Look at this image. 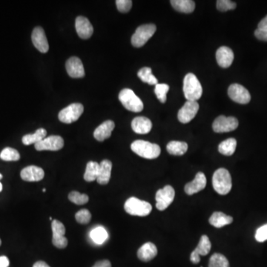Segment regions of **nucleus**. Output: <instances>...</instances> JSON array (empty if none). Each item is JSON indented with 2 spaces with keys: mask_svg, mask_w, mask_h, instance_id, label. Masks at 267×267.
I'll return each instance as SVG.
<instances>
[{
  "mask_svg": "<svg viewBox=\"0 0 267 267\" xmlns=\"http://www.w3.org/2000/svg\"><path fill=\"white\" fill-rule=\"evenodd\" d=\"M21 178L27 182H38L42 181L45 176V172L41 167L29 165L21 171Z\"/></svg>",
  "mask_w": 267,
  "mask_h": 267,
  "instance_id": "f3484780",
  "label": "nucleus"
},
{
  "mask_svg": "<svg viewBox=\"0 0 267 267\" xmlns=\"http://www.w3.org/2000/svg\"><path fill=\"white\" fill-rule=\"evenodd\" d=\"M51 228L53 232L52 244L58 249H65L68 246V239L65 237V226L61 221L54 220L51 224Z\"/></svg>",
  "mask_w": 267,
  "mask_h": 267,
  "instance_id": "1a4fd4ad",
  "label": "nucleus"
},
{
  "mask_svg": "<svg viewBox=\"0 0 267 267\" xmlns=\"http://www.w3.org/2000/svg\"><path fill=\"white\" fill-rule=\"evenodd\" d=\"M42 192H46V189H45V188H43V189H42Z\"/></svg>",
  "mask_w": 267,
  "mask_h": 267,
  "instance_id": "09e8293b",
  "label": "nucleus"
},
{
  "mask_svg": "<svg viewBox=\"0 0 267 267\" xmlns=\"http://www.w3.org/2000/svg\"><path fill=\"white\" fill-rule=\"evenodd\" d=\"M124 208L129 215L139 217L147 216L152 210V206L149 203L141 201L135 197L128 198L125 201Z\"/></svg>",
  "mask_w": 267,
  "mask_h": 267,
  "instance_id": "20e7f679",
  "label": "nucleus"
},
{
  "mask_svg": "<svg viewBox=\"0 0 267 267\" xmlns=\"http://www.w3.org/2000/svg\"><path fill=\"white\" fill-rule=\"evenodd\" d=\"M175 196V189L171 185H165L162 189L158 190L155 196L156 207L158 210L166 209L170 204L173 202Z\"/></svg>",
  "mask_w": 267,
  "mask_h": 267,
  "instance_id": "6e6552de",
  "label": "nucleus"
},
{
  "mask_svg": "<svg viewBox=\"0 0 267 267\" xmlns=\"http://www.w3.org/2000/svg\"><path fill=\"white\" fill-rule=\"evenodd\" d=\"M0 158L5 161H17L21 158V155L17 150L7 147L0 154Z\"/></svg>",
  "mask_w": 267,
  "mask_h": 267,
  "instance_id": "72a5a7b5",
  "label": "nucleus"
},
{
  "mask_svg": "<svg viewBox=\"0 0 267 267\" xmlns=\"http://www.w3.org/2000/svg\"><path fill=\"white\" fill-rule=\"evenodd\" d=\"M1 244H2V241H1V239H0V246H1Z\"/></svg>",
  "mask_w": 267,
  "mask_h": 267,
  "instance_id": "603ef678",
  "label": "nucleus"
},
{
  "mask_svg": "<svg viewBox=\"0 0 267 267\" xmlns=\"http://www.w3.org/2000/svg\"><path fill=\"white\" fill-rule=\"evenodd\" d=\"M111 169H112V163L108 160H104L100 164V173L98 175V184L101 185H106L109 182L111 178Z\"/></svg>",
  "mask_w": 267,
  "mask_h": 267,
  "instance_id": "5701e85b",
  "label": "nucleus"
},
{
  "mask_svg": "<svg viewBox=\"0 0 267 267\" xmlns=\"http://www.w3.org/2000/svg\"><path fill=\"white\" fill-rule=\"evenodd\" d=\"M158 255L156 246L151 242L145 243L138 251V257L141 261L148 262Z\"/></svg>",
  "mask_w": 267,
  "mask_h": 267,
  "instance_id": "4be33fe9",
  "label": "nucleus"
},
{
  "mask_svg": "<svg viewBox=\"0 0 267 267\" xmlns=\"http://www.w3.org/2000/svg\"><path fill=\"white\" fill-rule=\"evenodd\" d=\"M10 262L6 256L0 257V267H8Z\"/></svg>",
  "mask_w": 267,
  "mask_h": 267,
  "instance_id": "c03bdc74",
  "label": "nucleus"
},
{
  "mask_svg": "<svg viewBox=\"0 0 267 267\" xmlns=\"http://www.w3.org/2000/svg\"><path fill=\"white\" fill-rule=\"evenodd\" d=\"M2 174H0V180L2 179Z\"/></svg>",
  "mask_w": 267,
  "mask_h": 267,
  "instance_id": "8fccbe9b",
  "label": "nucleus"
},
{
  "mask_svg": "<svg viewBox=\"0 0 267 267\" xmlns=\"http://www.w3.org/2000/svg\"><path fill=\"white\" fill-rule=\"evenodd\" d=\"M75 28L78 36L83 40L89 39L94 32V28L90 21L85 17H77Z\"/></svg>",
  "mask_w": 267,
  "mask_h": 267,
  "instance_id": "dca6fc26",
  "label": "nucleus"
},
{
  "mask_svg": "<svg viewBox=\"0 0 267 267\" xmlns=\"http://www.w3.org/2000/svg\"><path fill=\"white\" fill-rule=\"evenodd\" d=\"M205 185H206V178L205 175L203 172H198L195 179L185 185L184 189L187 195H192L204 190Z\"/></svg>",
  "mask_w": 267,
  "mask_h": 267,
  "instance_id": "a211bd4d",
  "label": "nucleus"
},
{
  "mask_svg": "<svg viewBox=\"0 0 267 267\" xmlns=\"http://www.w3.org/2000/svg\"><path fill=\"white\" fill-rule=\"evenodd\" d=\"M2 184L0 183V192H2Z\"/></svg>",
  "mask_w": 267,
  "mask_h": 267,
  "instance_id": "de8ad7c7",
  "label": "nucleus"
},
{
  "mask_svg": "<svg viewBox=\"0 0 267 267\" xmlns=\"http://www.w3.org/2000/svg\"><path fill=\"white\" fill-rule=\"evenodd\" d=\"M198 110L199 104L197 101H187L178 111V120L182 123H188L195 118Z\"/></svg>",
  "mask_w": 267,
  "mask_h": 267,
  "instance_id": "f8f14e48",
  "label": "nucleus"
},
{
  "mask_svg": "<svg viewBox=\"0 0 267 267\" xmlns=\"http://www.w3.org/2000/svg\"><path fill=\"white\" fill-rule=\"evenodd\" d=\"M258 29L267 30V15L259 22Z\"/></svg>",
  "mask_w": 267,
  "mask_h": 267,
  "instance_id": "a18cd8bd",
  "label": "nucleus"
},
{
  "mask_svg": "<svg viewBox=\"0 0 267 267\" xmlns=\"http://www.w3.org/2000/svg\"><path fill=\"white\" fill-rule=\"evenodd\" d=\"M47 131L45 128H39L36 131L34 134L31 135H26L22 138V143L24 145H29L31 144H38L42 141V140L46 138Z\"/></svg>",
  "mask_w": 267,
  "mask_h": 267,
  "instance_id": "a878e982",
  "label": "nucleus"
},
{
  "mask_svg": "<svg viewBox=\"0 0 267 267\" xmlns=\"http://www.w3.org/2000/svg\"><path fill=\"white\" fill-rule=\"evenodd\" d=\"M237 147V141L235 138H228L223 141L218 145L220 153L226 156H231L235 153Z\"/></svg>",
  "mask_w": 267,
  "mask_h": 267,
  "instance_id": "c85d7f7f",
  "label": "nucleus"
},
{
  "mask_svg": "<svg viewBox=\"0 0 267 267\" xmlns=\"http://www.w3.org/2000/svg\"><path fill=\"white\" fill-rule=\"evenodd\" d=\"M33 44L34 47L41 53H47L49 50L48 40L43 28L41 27H36L33 30L31 35Z\"/></svg>",
  "mask_w": 267,
  "mask_h": 267,
  "instance_id": "4468645a",
  "label": "nucleus"
},
{
  "mask_svg": "<svg viewBox=\"0 0 267 267\" xmlns=\"http://www.w3.org/2000/svg\"><path fill=\"white\" fill-rule=\"evenodd\" d=\"M171 5L177 11L185 14L192 13L195 8V3L192 0H171Z\"/></svg>",
  "mask_w": 267,
  "mask_h": 267,
  "instance_id": "393cba45",
  "label": "nucleus"
},
{
  "mask_svg": "<svg viewBox=\"0 0 267 267\" xmlns=\"http://www.w3.org/2000/svg\"><path fill=\"white\" fill-rule=\"evenodd\" d=\"M208 267H230L227 258L222 254L215 253L209 260Z\"/></svg>",
  "mask_w": 267,
  "mask_h": 267,
  "instance_id": "473e14b6",
  "label": "nucleus"
},
{
  "mask_svg": "<svg viewBox=\"0 0 267 267\" xmlns=\"http://www.w3.org/2000/svg\"><path fill=\"white\" fill-rule=\"evenodd\" d=\"M92 267H111V263L108 260L98 261Z\"/></svg>",
  "mask_w": 267,
  "mask_h": 267,
  "instance_id": "79ce46f5",
  "label": "nucleus"
},
{
  "mask_svg": "<svg viewBox=\"0 0 267 267\" xmlns=\"http://www.w3.org/2000/svg\"><path fill=\"white\" fill-rule=\"evenodd\" d=\"M183 90L187 101H197L202 97V85L192 73H188L184 78Z\"/></svg>",
  "mask_w": 267,
  "mask_h": 267,
  "instance_id": "f03ea898",
  "label": "nucleus"
},
{
  "mask_svg": "<svg viewBox=\"0 0 267 267\" xmlns=\"http://www.w3.org/2000/svg\"><path fill=\"white\" fill-rule=\"evenodd\" d=\"M117 8L122 13H127L131 10L132 1L131 0H117Z\"/></svg>",
  "mask_w": 267,
  "mask_h": 267,
  "instance_id": "58836bf2",
  "label": "nucleus"
},
{
  "mask_svg": "<svg viewBox=\"0 0 267 267\" xmlns=\"http://www.w3.org/2000/svg\"><path fill=\"white\" fill-rule=\"evenodd\" d=\"M169 91V85L167 84H157L155 85V93L160 102L165 103L167 100V93Z\"/></svg>",
  "mask_w": 267,
  "mask_h": 267,
  "instance_id": "f704fd0d",
  "label": "nucleus"
},
{
  "mask_svg": "<svg viewBox=\"0 0 267 267\" xmlns=\"http://www.w3.org/2000/svg\"><path fill=\"white\" fill-rule=\"evenodd\" d=\"M64 141L62 137L58 135L45 138L38 144H35V148L37 151H58L63 148Z\"/></svg>",
  "mask_w": 267,
  "mask_h": 267,
  "instance_id": "ddd939ff",
  "label": "nucleus"
},
{
  "mask_svg": "<svg viewBox=\"0 0 267 267\" xmlns=\"http://www.w3.org/2000/svg\"><path fill=\"white\" fill-rule=\"evenodd\" d=\"M236 6L235 2L229 1V0H218L217 1V8L223 12L234 10L236 8Z\"/></svg>",
  "mask_w": 267,
  "mask_h": 267,
  "instance_id": "4c0bfd02",
  "label": "nucleus"
},
{
  "mask_svg": "<svg viewBox=\"0 0 267 267\" xmlns=\"http://www.w3.org/2000/svg\"><path fill=\"white\" fill-rule=\"evenodd\" d=\"M33 267H50L44 261H37L34 264Z\"/></svg>",
  "mask_w": 267,
  "mask_h": 267,
  "instance_id": "49530a36",
  "label": "nucleus"
},
{
  "mask_svg": "<svg viewBox=\"0 0 267 267\" xmlns=\"http://www.w3.org/2000/svg\"><path fill=\"white\" fill-rule=\"evenodd\" d=\"M76 221L81 224H87L90 222L91 219V215L88 209H81L77 212L75 215Z\"/></svg>",
  "mask_w": 267,
  "mask_h": 267,
  "instance_id": "e433bc0d",
  "label": "nucleus"
},
{
  "mask_svg": "<svg viewBox=\"0 0 267 267\" xmlns=\"http://www.w3.org/2000/svg\"><path fill=\"white\" fill-rule=\"evenodd\" d=\"M212 185L219 195H226L230 192L232 187V177L228 170L224 168L216 170L212 177Z\"/></svg>",
  "mask_w": 267,
  "mask_h": 267,
  "instance_id": "7ed1b4c3",
  "label": "nucleus"
},
{
  "mask_svg": "<svg viewBox=\"0 0 267 267\" xmlns=\"http://www.w3.org/2000/svg\"><path fill=\"white\" fill-rule=\"evenodd\" d=\"M232 217L228 216L221 212H214L209 218V224L215 228H222L225 226L232 224Z\"/></svg>",
  "mask_w": 267,
  "mask_h": 267,
  "instance_id": "b1692460",
  "label": "nucleus"
},
{
  "mask_svg": "<svg viewBox=\"0 0 267 267\" xmlns=\"http://www.w3.org/2000/svg\"><path fill=\"white\" fill-rule=\"evenodd\" d=\"M228 94L232 101L238 103L247 104L251 101L249 91L239 84H232L228 87Z\"/></svg>",
  "mask_w": 267,
  "mask_h": 267,
  "instance_id": "9b49d317",
  "label": "nucleus"
},
{
  "mask_svg": "<svg viewBox=\"0 0 267 267\" xmlns=\"http://www.w3.org/2000/svg\"><path fill=\"white\" fill-rule=\"evenodd\" d=\"M114 127H115V124L113 121H105L94 131V138L100 142H103L105 140L108 139L111 137Z\"/></svg>",
  "mask_w": 267,
  "mask_h": 267,
  "instance_id": "aec40b11",
  "label": "nucleus"
},
{
  "mask_svg": "<svg viewBox=\"0 0 267 267\" xmlns=\"http://www.w3.org/2000/svg\"><path fill=\"white\" fill-rule=\"evenodd\" d=\"M68 199L71 202L77 204V205H84L89 201V198L85 194H81L78 192H71L68 195Z\"/></svg>",
  "mask_w": 267,
  "mask_h": 267,
  "instance_id": "c9c22d12",
  "label": "nucleus"
},
{
  "mask_svg": "<svg viewBox=\"0 0 267 267\" xmlns=\"http://www.w3.org/2000/svg\"><path fill=\"white\" fill-rule=\"evenodd\" d=\"M49 219L50 221H52V218H51V217H50Z\"/></svg>",
  "mask_w": 267,
  "mask_h": 267,
  "instance_id": "3c124183",
  "label": "nucleus"
},
{
  "mask_svg": "<svg viewBox=\"0 0 267 267\" xmlns=\"http://www.w3.org/2000/svg\"><path fill=\"white\" fill-rule=\"evenodd\" d=\"M239 125L238 119L234 117H218L212 124V128L216 133L229 132L236 129Z\"/></svg>",
  "mask_w": 267,
  "mask_h": 267,
  "instance_id": "9d476101",
  "label": "nucleus"
},
{
  "mask_svg": "<svg viewBox=\"0 0 267 267\" xmlns=\"http://www.w3.org/2000/svg\"><path fill=\"white\" fill-rule=\"evenodd\" d=\"M100 173V164L94 161H90L87 164L84 179L87 182H92L98 179Z\"/></svg>",
  "mask_w": 267,
  "mask_h": 267,
  "instance_id": "cd10ccee",
  "label": "nucleus"
},
{
  "mask_svg": "<svg viewBox=\"0 0 267 267\" xmlns=\"http://www.w3.org/2000/svg\"><path fill=\"white\" fill-rule=\"evenodd\" d=\"M67 72L72 78H82L85 76L83 64L80 58L72 57L65 63Z\"/></svg>",
  "mask_w": 267,
  "mask_h": 267,
  "instance_id": "2eb2a0df",
  "label": "nucleus"
},
{
  "mask_svg": "<svg viewBox=\"0 0 267 267\" xmlns=\"http://www.w3.org/2000/svg\"><path fill=\"white\" fill-rule=\"evenodd\" d=\"M133 131L139 135H145L151 131L152 128L151 121L145 117H137L131 122Z\"/></svg>",
  "mask_w": 267,
  "mask_h": 267,
  "instance_id": "412c9836",
  "label": "nucleus"
},
{
  "mask_svg": "<svg viewBox=\"0 0 267 267\" xmlns=\"http://www.w3.org/2000/svg\"><path fill=\"white\" fill-rule=\"evenodd\" d=\"M138 78L144 82L149 84L151 85H156L158 84V81L155 78L154 74H152L151 68L145 67V68H141L138 73Z\"/></svg>",
  "mask_w": 267,
  "mask_h": 267,
  "instance_id": "c756f323",
  "label": "nucleus"
},
{
  "mask_svg": "<svg viewBox=\"0 0 267 267\" xmlns=\"http://www.w3.org/2000/svg\"><path fill=\"white\" fill-rule=\"evenodd\" d=\"M84 111V107L81 103H72L61 110L58 114L60 121L64 123H72L78 121Z\"/></svg>",
  "mask_w": 267,
  "mask_h": 267,
  "instance_id": "0eeeda50",
  "label": "nucleus"
},
{
  "mask_svg": "<svg viewBox=\"0 0 267 267\" xmlns=\"http://www.w3.org/2000/svg\"><path fill=\"white\" fill-rule=\"evenodd\" d=\"M131 148L135 154L145 159H156L161 153V147L158 144L141 140L133 142Z\"/></svg>",
  "mask_w": 267,
  "mask_h": 267,
  "instance_id": "f257e3e1",
  "label": "nucleus"
},
{
  "mask_svg": "<svg viewBox=\"0 0 267 267\" xmlns=\"http://www.w3.org/2000/svg\"><path fill=\"white\" fill-rule=\"evenodd\" d=\"M255 36L257 39L267 42V30L257 29L255 31Z\"/></svg>",
  "mask_w": 267,
  "mask_h": 267,
  "instance_id": "a19ab883",
  "label": "nucleus"
},
{
  "mask_svg": "<svg viewBox=\"0 0 267 267\" xmlns=\"http://www.w3.org/2000/svg\"><path fill=\"white\" fill-rule=\"evenodd\" d=\"M255 238L256 241L260 243L267 241V224L257 229Z\"/></svg>",
  "mask_w": 267,
  "mask_h": 267,
  "instance_id": "ea45409f",
  "label": "nucleus"
},
{
  "mask_svg": "<svg viewBox=\"0 0 267 267\" xmlns=\"http://www.w3.org/2000/svg\"><path fill=\"white\" fill-rule=\"evenodd\" d=\"M216 60L221 68H227L232 65L234 61V53L231 48L222 46L216 52Z\"/></svg>",
  "mask_w": 267,
  "mask_h": 267,
  "instance_id": "6ab92c4d",
  "label": "nucleus"
},
{
  "mask_svg": "<svg viewBox=\"0 0 267 267\" xmlns=\"http://www.w3.org/2000/svg\"><path fill=\"white\" fill-rule=\"evenodd\" d=\"M166 149L170 155L181 156L188 150V144L181 141H171L166 145Z\"/></svg>",
  "mask_w": 267,
  "mask_h": 267,
  "instance_id": "bb28decb",
  "label": "nucleus"
},
{
  "mask_svg": "<svg viewBox=\"0 0 267 267\" xmlns=\"http://www.w3.org/2000/svg\"><path fill=\"white\" fill-rule=\"evenodd\" d=\"M91 239L98 244H102L108 238V232L103 226L94 228L90 233Z\"/></svg>",
  "mask_w": 267,
  "mask_h": 267,
  "instance_id": "2f4dec72",
  "label": "nucleus"
},
{
  "mask_svg": "<svg viewBox=\"0 0 267 267\" xmlns=\"http://www.w3.org/2000/svg\"><path fill=\"white\" fill-rule=\"evenodd\" d=\"M156 25L154 24H146L141 25L137 28L135 34L131 37V44L136 48L144 46L148 40L155 34Z\"/></svg>",
  "mask_w": 267,
  "mask_h": 267,
  "instance_id": "423d86ee",
  "label": "nucleus"
},
{
  "mask_svg": "<svg viewBox=\"0 0 267 267\" xmlns=\"http://www.w3.org/2000/svg\"><path fill=\"white\" fill-rule=\"evenodd\" d=\"M190 260L192 261L193 264H197L200 262L201 261V258H200V255L196 252V251L194 250L193 252L191 254V256H190Z\"/></svg>",
  "mask_w": 267,
  "mask_h": 267,
  "instance_id": "37998d69",
  "label": "nucleus"
},
{
  "mask_svg": "<svg viewBox=\"0 0 267 267\" xmlns=\"http://www.w3.org/2000/svg\"><path fill=\"white\" fill-rule=\"evenodd\" d=\"M119 101L128 111L141 112L144 109L142 101L129 88H124L120 92Z\"/></svg>",
  "mask_w": 267,
  "mask_h": 267,
  "instance_id": "39448f33",
  "label": "nucleus"
},
{
  "mask_svg": "<svg viewBox=\"0 0 267 267\" xmlns=\"http://www.w3.org/2000/svg\"><path fill=\"white\" fill-rule=\"evenodd\" d=\"M211 247H212V244H211L209 238L206 235H202L200 240L199 244H198V246L195 248V250L199 254L200 256H205V255H208L210 252Z\"/></svg>",
  "mask_w": 267,
  "mask_h": 267,
  "instance_id": "7c9ffc66",
  "label": "nucleus"
}]
</instances>
